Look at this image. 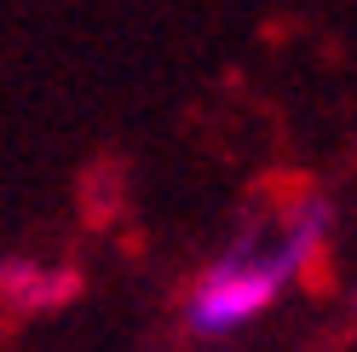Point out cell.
<instances>
[{"mask_svg": "<svg viewBox=\"0 0 357 352\" xmlns=\"http://www.w3.org/2000/svg\"><path fill=\"white\" fill-rule=\"evenodd\" d=\"M328 231H334V208L323 196H300L277 226H248L242 237H231V249L208 260L202 277L190 283L185 329L196 341H219L265 318L288 283L328 249Z\"/></svg>", "mask_w": 357, "mask_h": 352, "instance_id": "cell-1", "label": "cell"}]
</instances>
